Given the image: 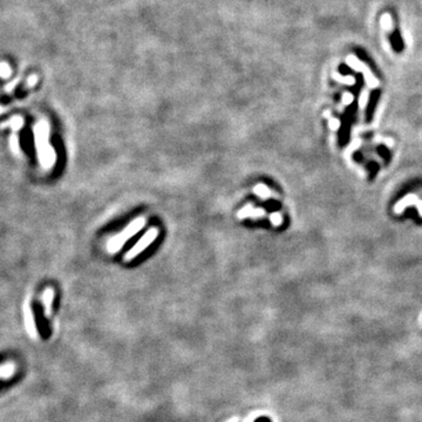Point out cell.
Returning <instances> with one entry per match:
<instances>
[{
    "instance_id": "5",
    "label": "cell",
    "mask_w": 422,
    "mask_h": 422,
    "mask_svg": "<svg viewBox=\"0 0 422 422\" xmlns=\"http://www.w3.org/2000/svg\"><path fill=\"white\" fill-rule=\"evenodd\" d=\"M14 372L13 364H6L5 366L0 367V378H11Z\"/></svg>"
},
{
    "instance_id": "4",
    "label": "cell",
    "mask_w": 422,
    "mask_h": 422,
    "mask_svg": "<svg viewBox=\"0 0 422 422\" xmlns=\"http://www.w3.org/2000/svg\"><path fill=\"white\" fill-rule=\"evenodd\" d=\"M253 192L262 199H266L271 196V191H270L269 188L264 186V184H257V186L253 188Z\"/></svg>"
},
{
    "instance_id": "12",
    "label": "cell",
    "mask_w": 422,
    "mask_h": 422,
    "mask_svg": "<svg viewBox=\"0 0 422 422\" xmlns=\"http://www.w3.org/2000/svg\"><path fill=\"white\" fill-rule=\"evenodd\" d=\"M255 422H271L268 417H259V419H257Z\"/></svg>"
},
{
    "instance_id": "2",
    "label": "cell",
    "mask_w": 422,
    "mask_h": 422,
    "mask_svg": "<svg viewBox=\"0 0 422 422\" xmlns=\"http://www.w3.org/2000/svg\"><path fill=\"white\" fill-rule=\"evenodd\" d=\"M36 140L39 143V154L45 167H52L55 162V153L52 147L48 145V126L43 121L36 127Z\"/></svg>"
},
{
    "instance_id": "6",
    "label": "cell",
    "mask_w": 422,
    "mask_h": 422,
    "mask_svg": "<svg viewBox=\"0 0 422 422\" xmlns=\"http://www.w3.org/2000/svg\"><path fill=\"white\" fill-rule=\"evenodd\" d=\"M52 299H53V290L48 289L46 290V292H45L44 294V303H45V309H46V314L51 313Z\"/></svg>"
},
{
    "instance_id": "8",
    "label": "cell",
    "mask_w": 422,
    "mask_h": 422,
    "mask_svg": "<svg viewBox=\"0 0 422 422\" xmlns=\"http://www.w3.org/2000/svg\"><path fill=\"white\" fill-rule=\"evenodd\" d=\"M11 75V68L6 63L0 64V76L9 77Z\"/></svg>"
},
{
    "instance_id": "10",
    "label": "cell",
    "mask_w": 422,
    "mask_h": 422,
    "mask_svg": "<svg viewBox=\"0 0 422 422\" xmlns=\"http://www.w3.org/2000/svg\"><path fill=\"white\" fill-rule=\"evenodd\" d=\"M270 219H271V222H272L274 225H279V224L283 222L282 216H280L279 214H278V212H274V214L270 215Z\"/></svg>"
},
{
    "instance_id": "9",
    "label": "cell",
    "mask_w": 422,
    "mask_h": 422,
    "mask_svg": "<svg viewBox=\"0 0 422 422\" xmlns=\"http://www.w3.org/2000/svg\"><path fill=\"white\" fill-rule=\"evenodd\" d=\"M264 215H265V210H263V209H255V208H253V210L251 211V214H250L249 218L257 219V218H260V217H264Z\"/></svg>"
},
{
    "instance_id": "1",
    "label": "cell",
    "mask_w": 422,
    "mask_h": 422,
    "mask_svg": "<svg viewBox=\"0 0 422 422\" xmlns=\"http://www.w3.org/2000/svg\"><path fill=\"white\" fill-rule=\"evenodd\" d=\"M146 225V218L145 217H138V218L134 219L133 222H130L124 231L118 232L116 236H114L113 238H110L108 244H107V250L109 253H115L118 250H121L122 247L126 244V242L132 238L138 231H141L143 227Z\"/></svg>"
},
{
    "instance_id": "11",
    "label": "cell",
    "mask_w": 422,
    "mask_h": 422,
    "mask_svg": "<svg viewBox=\"0 0 422 422\" xmlns=\"http://www.w3.org/2000/svg\"><path fill=\"white\" fill-rule=\"evenodd\" d=\"M36 81H38V77H36L35 75H32V76L30 77V79L27 80V84L30 85V86H33V85L36 83Z\"/></svg>"
},
{
    "instance_id": "7",
    "label": "cell",
    "mask_w": 422,
    "mask_h": 422,
    "mask_svg": "<svg viewBox=\"0 0 422 422\" xmlns=\"http://www.w3.org/2000/svg\"><path fill=\"white\" fill-rule=\"evenodd\" d=\"M252 210H253L252 204H248L247 207H244L243 209H240V210L238 211V214H237V216H238L239 219L248 218V217L250 216V214H251Z\"/></svg>"
},
{
    "instance_id": "3",
    "label": "cell",
    "mask_w": 422,
    "mask_h": 422,
    "mask_svg": "<svg viewBox=\"0 0 422 422\" xmlns=\"http://www.w3.org/2000/svg\"><path fill=\"white\" fill-rule=\"evenodd\" d=\"M158 236V230L156 228H151L147 231L141 239L137 240V243L134 245V247L129 250L128 252L125 255V260L130 262L136 258L140 253H142L145 250L150 247V244L154 243V240L157 238Z\"/></svg>"
}]
</instances>
